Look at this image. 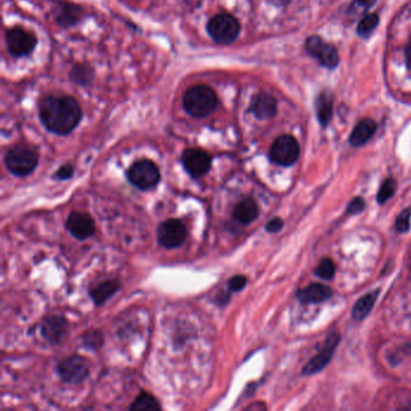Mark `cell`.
<instances>
[{
  "mask_svg": "<svg viewBox=\"0 0 411 411\" xmlns=\"http://www.w3.org/2000/svg\"><path fill=\"white\" fill-rule=\"evenodd\" d=\"M315 274L317 277L324 280H331L334 274H336V265L333 263L332 260L329 258H324L322 261L319 263L316 269H315Z\"/></svg>",
  "mask_w": 411,
  "mask_h": 411,
  "instance_id": "4316f807",
  "label": "cell"
},
{
  "mask_svg": "<svg viewBox=\"0 0 411 411\" xmlns=\"http://www.w3.org/2000/svg\"><path fill=\"white\" fill-rule=\"evenodd\" d=\"M4 162L11 174L23 178L34 171L39 162V156L32 147L15 145L9 149L5 154Z\"/></svg>",
  "mask_w": 411,
  "mask_h": 411,
  "instance_id": "3957f363",
  "label": "cell"
},
{
  "mask_svg": "<svg viewBox=\"0 0 411 411\" xmlns=\"http://www.w3.org/2000/svg\"><path fill=\"white\" fill-rule=\"evenodd\" d=\"M41 334L52 345L60 344L69 332V322L60 315H50L41 322Z\"/></svg>",
  "mask_w": 411,
  "mask_h": 411,
  "instance_id": "4fadbf2b",
  "label": "cell"
},
{
  "mask_svg": "<svg viewBox=\"0 0 411 411\" xmlns=\"http://www.w3.org/2000/svg\"><path fill=\"white\" fill-rule=\"evenodd\" d=\"M67 230L73 237L85 240L95 233V222L91 215L80 211H73L68 216Z\"/></svg>",
  "mask_w": 411,
  "mask_h": 411,
  "instance_id": "5bb4252c",
  "label": "cell"
},
{
  "mask_svg": "<svg viewBox=\"0 0 411 411\" xmlns=\"http://www.w3.org/2000/svg\"><path fill=\"white\" fill-rule=\"evenodd\" d=\"M332 297V289L322 284H311L306 289L298 292V298L303 304H317L329 301Z\"/></svg>",
  "mask_w": 411,
  "mask_h": 411,
  "instance_id": "e0dca14e",
  "label": "cell"
},
{
  "mask_svg": "<svg viewBox=\"0 0 411 411\" xmlns=\"http://www.w3.org/2000/svg\"><path fill=\"white\" fill-rule=\"evenodd\" d=\"M82 14V9L80 6L72 3H67L55 11V22L60 24V27H72L81 20Z\"/></svg>",
  "mask_w": 411,
  "mask_h": 411,
  "instance_id": "ffe728a7",
  "label": "cell"
},
{
  "mask_svg": "<svg viewBox=\"0 0 411 411\" xmlns=\"http://www.w3.org/2000/svg\"><path fill=\"white\" fill-rule=\"evenodd\" d=\"M339 341V334L338 333H331L329 338L324 341V348L319 352V355L316 357H314L313 360L309 361L306 365L303 368V373L306 374V375H313V374H317L324 368L327 367L331 360H332L333 355H334V351H336Z\"/></svg>",
  "mask_w": 411,
  "mask_h": 411,
  "instance_id": "7c38bea8",
  "label": "cell"
},
{
  "mask_svg": "<svg viewBox=\"0 0 411 411\" xmlns=\"http://www.w3.org/2000/svg\"><path fill=\"white\" fill-rule=\"evenodd\" d=\"M246 284H247V279L244 275H235L228 281V289L230 292H239L245 289Z\"/></svg>",
  "mask_w": 411,
  "mask_h": 411,
  "instance_id": "f546056e",
  "label": "cell"
},
{
  "mask_svg": "<svg viewBox=\"0 0 411 411\" xmlns=\"http://www.w3.org/2000/svg\"><path fill=\"white\" fill-rule=\"evenodd\" d=\"M5 41L14 57H27L36 50L38 39L32 32L22 27H14L5 34Z\"/></svg>",
  "mask_w": 411,
  "mask_h": 411,
  "instance_id": "52a82bcc",
  "label": "cell"
},
{
  "mask_svg": "<svg viewBox=\"0 0 411 411\" xmlns=\"http://www.w3.org/2000/svg\"><path fill=\"white\" fill-rule=\"evenodd\" d=\"M411 208L402 211L395 220V228L400 233H407L410 230Z\"/></svg>",
  "mask_w": 411,
  "mask_h": 411,
  "instance_id": "f1b7e54d",
  "label": "cell"
},
{
  "mask_svg": "<svg viewBox=\"0 0 411 411\" xmlns=\"http://www.w3.org/2000/svg\"><path fill=\"white\" fill-rule=\"evenodd\" d=\"M211 156L201 149H187L182 154V164L187 173L194 178H203L211 168Z\"/></svg>",
  "mask_w": 411,
  "mask_h": 411,
  "instance_id": "30bf717a",
  "label": "cell"
},
{
  "mask_svg": "<svg viewBox=\"0 0 411 411\" xmlns=\"http://www.w3.org/2000/svg\"><path fill=\"white\" fill-rule=\"evenodd\" d=\"M301 154V147L292 135H281L269 151V159L279 166H292Z\"/></svg>",
  "mask_w": 411,
  "mask_h": 411,
  "instance_id": "8992f818",
  "label": "cell"
},
{
  "mask_svg": "<svg viewBox=\"0 0 411 411\" xmlns=\"http://www.w3.org/2000/svg\"><path fill=\"white\" fill-rule=\"evenodd\" d=\"M187 237L186 225L180 220L170 218L162 222L157 230L159 245L166 249H175L181 246Z\"/></svg>",
  "mask_w": 411,
  "mask_h": 411,
  "instance_id": "9c48e42d",
  "label": "cell"
},
{
  "mask_svg": "<svg viewBox=\"0 0 411 411\" xmlns=\"http://www.w3.org/2000/svg\"><path fill=\"white\" fill-rule=\"evenodd\" d=\"M405 58H407V65L411 70V44L407 45V51H405Z\"/></svg>",
  "mask_w": 411,
  "mask_h": 411,
  "instance_id": "836d02e7",
  "label": "cell"
},
{
  "mask_svg": "<svg viewBox=\"0 0 411 411\" xmlns=\"http://www.w3.org/2000/svg\"><path fill=\"white\" fill-rule=\"evenodd\" d=\"M70 78L78 85L86 86L92 80V70L86 65H80L79 64V65H75V67L73 68Z\"/></svg>",
  "mask_w": 411,
  "mask_h": 411,
  "instance_id": "d4e9b609",
  "label": "cell"
},
{
  "mask_svg": "<svg viewBox=\"0 0 411 411\" xmlns=\"http://www.w3.org/2000/svg\"><path fill=\"white\" fill-rule=\"evenodd\" d=\"M129 409L133 411L161 410L162 407L154 395L143 392L135 398Z\"/></svg>",
  "mask_w": 411,
  "mask_h": 411,
  "instance_id": "603a6c76",
  "label": "cell"
},
{
  "mask_svg": "<svg viewBox=\"0 0 411 411\" xmlns=\"http://www.w3.org/2000/svg\"><path fill=\"white\" fill-rule=\"evenodd\" d=\"M316 114L322 126H327L333 115V98L329 93H321L316 99Z\"/></svg>",
  "mask_w": 411,
  "mask_h": 411,
  "instance_id": "7402d4cb",
  "label": "cell"
},
{
  "mask_svg": "<svg viewBox=\"0 0 411 411\" xmlns=\"http://www.w3.org/2000/svg\"><path fill=\"white\" fill-rule=\"evenodd\" d=\"M395 182L392 178H388L380 187L379 193H378V202L380 204H384L395 194Z\"/></svg>",
  "mask_w": 411,
  "mask_h": 411,
  "instance_id": "83f0119b",
  "label": "cell"
},
{
  "mask_svg": "<svg viewBox=\"0 0 411 411\" xmlns=\"http://www.w3.org/2000/svg\"><path fill=\"white\" fill-rule=\"evenodd\" d=\"M82 343L85 348H90V350H99L104 344L103 333L99 329L88 331L83 334Z\"/></svg>",
  "mask_w": 411,
  "mask_h": 411,
  "instance_id": "cb8c5ba5",
  "label": "cell"
},
{
  "mask_svg": "<svg viewBox=\"0 0 411 411\" xmlns=\"http://www.w3.org/2000/svg\"><path fill=\"white\" fill-rule=\"evenodd\" d=\"M73 175H74V166L72 164H64V166H60V169L57 170L55 178L63 181V180H69V178H73Z\"/></svg>",
  "mask_w": 411,
  "mask_h": 411,
  "instance_id": "4dcf8cb0",
  "label": "cell"
},
{
  "mask_svg": "<svg viewBox=\"0 0 411 411\" xmlns=\"http://www.w3.org/2000/svg\"><path fill=\"white\" fill-rule=\"evenodd\" d=\"M364 206H365V203H364L362 198H355L348 206V215H357L360 214L361 211H363Z\"/></svg>",
  "mask_w": 411,
  "mask_h": 411,
  "instance_id": "1f68e13d",
  "label": "cell"
},
{
  "mask_svg": "<svg viewBox=\"0 0 411 411\" xmlns=\"http://www.w3.org/2000/svg\"><path fill=\"white\" fill-rule=\"evenodd\" d=\"M306 51L320 60L324 67L333 69L339 63V53L333 45L327 44L320 36H310L305 44Z\"/></svg>",
  "mask_w": 411,
  "mask_h": 411,
  "instance_id": "8fae6325",
  "label": "cell"
},
{
  "mask_svg": "<svg viewBox=\"0 0 411 411\" xmlns=\"http://www.w3.org/2000/svg\"><path fill=\"white\" fill-rule=\"evenodd\" d=\"M379 23V17L375 14H369L367 16H364L362 20H361L360 24H358V34L362 36H368L372 34L373 31L375 29L376 26Z\"/></svg>",
  "mask_w": 411,
  "mask_h": 411,
  "instance_id": "484cf974",
  "label": "cell"
},
{
  "mask_svg": "<svg viewBox=\"0 0 411 411\" xmlns=\"http://www.w3.org/2000/svg\"><path fill=\"white\" fill-rule=\"evenodd\" d=\"M277 104L274 97L267 93H261L253 99L250 107V111L260 119H267L273 117L277 114Z\"/></svg>",
  "mask_w": 411,
  "mask_h": 411,
  "instance_id": "9a60e30c",
  "label": "cell"
},
{
  "mask_svg": "<svg viewBox=\"0 0 411 411\" xmlns=\"http://www.w3.org/2000/svg\"><path fill=\"white\" fill-rule=\"evenodd\" d=\"M39 116L45 128L53 134H70L82 119V110L75 98L65 95H48L40 100Z\"/></svg>",
  "mask_w": 411,
  "mask_h": 411,
  "instance_id": "6da1fadb",
  "label": "cell"
},
{
  "mask_svg": "<svg viewBox=\"0 0 411 411\" xmlns=\"http://www.w3.org/2000/svg\"><path fill=\"white\" fill-rule=\"evenodd\" d=\"M127 178L139 190L149 191L159 185L161 171L157 164L150 159H139L127 171Z\"/></svg>",
  "mask_w": 411,
  "mask_h": 411,
  "instance_id": "5b68a950",
  "label": "cell"
},
{
  "mask_svg": "<svg viewBox=\"0 0 411 411\" xmlns=\"http://www.w3.org/2000/svg\"><path fill=\"white\" fill-rule=\"evenodd\" d=\"M376 123L373 119H362L350 135V144L352 146H362L368 143L373 135L375 134Z\"/></svg>",
  "mask_w": 411,
  "mask_h": 411,
  "instance_id": "d6986e66",
  "label": "cell"
},
{
  "mask_svg": "<svg viewBox=\"0 0 411 411\" xmlns=\"http://www.w3.org/2000/svg\"><path fill=\"white\" fill-rule=\"evenodd\" d=\"M379 293L380 289H375V291L367 293L365 296L360 298L356 301L353 309H352V317L356 321L364 320L369 315V313L372 311V309L374 308V304L378 301Z\"/></svg>",
  "mask_w": 411,
  "mask_h": 411,
  "instance_id": "44dd1931",
  "label": "cell"
},
{
  "mask_svg": "<svg viewBox=\"0 0 411 411\" xmlns=\"http://www.w3.org/2000/svg\"><path fill=\"white\" fill-rule=\"evenodd\" d=\"M282 227H284V221L280 218H274L267 223L265 230H268L269 233H277L282 230Z\"/></svg>",
  "mask_w": 411,
  "mask_h": 411,
  "instance_id": "d6a6232c",
  "label": "cell"
},
{
  "mask_svg": "<svg viewBox=\"0 0 411 411\" xmlns=\"http://www.w3.org/2000/svg\"><path fill=\"white\" fill-rule=\"evenodd\" d=\"M119 289L121 284L117 280L103 281L90 289V297L97 306H100L109 301Z\"/></svg>",
  "mask_w": 411,
  "mask_h": 411,
  "instance_id": "ac0fdd59",
  "label": "cell"
},
{
  "mask_svg": "<svg viewBox=\"0 0 411 411\" xmlns=\"http://www.w3.org/2000/svg\"><path fill=\"white\" fill-rule=\"evenodd\" d=\"M206 31L216 44L228 45L235 41L240 34V24L235 17L222 12L210 18Z\"/></svg>",
  "mask_w": 411,
  "mask_h": 411,
  "instance_id": "277c9868",
  "label": "cell"
},
{
  "mask_svg": "<svg viewBox=\"0 0 411 411\" xmlns=\"http://www.w3.org/2000/svg\"><path fill=\"white\" fill-rule=\"evenodd\" d=\"M57 373L60 380L67 384H81L90 375V365L87 360L74 355L60 361L57 365Z\"/></svg>",
  "mask_w": 411,
  "mask_h": 411,
  "instance_id": "ba28073f",
  "label": "cell"
},
{
  "mask_svg": "<svg viewBox=\"0 0 411 411\" xmlns=\"http://www.w3.org/2000/svg\"><path fill=\"white\" fill-rule=\"evenodd\" d=\"M182 105L188 115L196 119H204L213 114L218 107V95L206 85H196L185 92Z\"/></svg>",
  "mask_w": 411,
  "mask_h": 411,
  "instance_id": "7a4b0ae2",
  "label": "cell"
},
{
  "mask_svg": "<svg viewBox=\"0 0 411 411\" xmlns=\"http://www.w3.org/2000/svg\"><path fill=\"white\" fill-rule=\"evenodd\" d=\"M260 215V208L253 198L242 199L234 208L233 218L242 225L252 223Z\"/></svg>",
  "mask_w": 411,
  "mask_h": 411,
  "instance_id": "2e32d148",
  "label": "cell"
}]
</instances>
